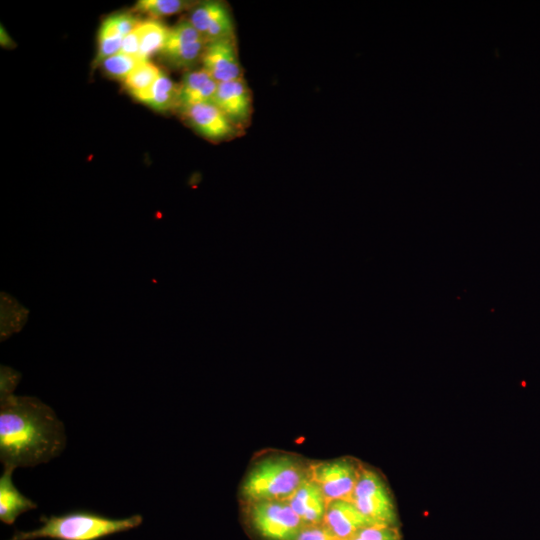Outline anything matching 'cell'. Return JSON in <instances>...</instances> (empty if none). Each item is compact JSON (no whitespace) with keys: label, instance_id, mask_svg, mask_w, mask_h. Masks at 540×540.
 <instances>
[{"label":"cell","instance_id":"cell-1","mask_svg":"<svg viewBox=\"0 0 540 540\" xmlns=\"http://www.w3.org/2000/svg\"><path fill=\"white\" fill-rule=\"evenodd\" d=\"M66 445L54 410L30 396H0V460L4 468L32 467L59 456Z\"/></svg>","mask_w":540,"mask_h":540},{"label":"cell","instance_id":"cell-2","mask_svg":"<svg viewBox=\"0 0 540 540\" xmlns=\"http://www.w3.org/2000/svg\"><path fill=\"white\" fill-rule=\"evenodd\" d=\"M42 525L29 531H15L9 540H101L138 527L143 517L135 514L110 518L90 510H73L60 515L42 516Z\"/></svg>","mask_w":540,"mask_h":540},{"label":"cell","instance_id":"cell-3","mask_svg":"<svg viewBox=\"0 0 540 540\" xmlns=\"http://www.w3.org/2000/svg\"><path fill=\"white\" fill-rule=\"evenodd\" d=\"M310 463L291 454L268 455L247 472L240 488L246 503L264 500H287L310 478Z\"/></svg>","mask_w":540,"mask_h":540},{"label":"cell","instance_id":"cell-4","mask_svg":"<svg viewBox=\"0 0 540 540\" xmlns=\"http://www.w3.org/2000/svg\"><path fill=\"white\" fill-rule=\"evenodd\" d=\"M350 500L372 524L400 527L394 496L379 470L362 464Z\"/></svg>","mask_w":540,"mask_h":540},{"label":"cell","instance_id":"cell-5","mask_svg":"<svg viewBox=\"0 0 540 540\" xmlns=\"http://www.w3.org/2000/svg\"><path fill=\"white\" fill-rule=\"evenodd\" d=\"M247 518L264 540H296L305 526L286 500L247 503Z\"/></svg>","mask_w":540,"mask_h":540},{"label":"cell","instance_id":"cell-6","mask_svg":"<svg viewBox=\"0 0 540 540\" xmlns=\"http://www.w3.org/2000/svg\"><path fill=\"white\" fill-rule=\"evenodd\" d=\"M362 464L348 456L310 463V479L321 489L327 503L339 499L350 500Z\"/></svg>","mask_w":540,"mask_h":540},{"label":"cell","instance_id":"cell-7","mask_svg":"<svg viewBox=\"0 0 540 540\" xmlns=\"http://www.w3.org/2000/svg\"><path fill=\"white\" fill-rule=\"evenodd\" d=\"M188 21L206 43L234 38V25L228 8L219 1H206L196 5Z\"/></svg>","mask_w":540,"mask_h":540},{"label":"cell","instance_id":"cell-8","mask_svg":"<svg viewBox=\"0 0 540 540\" xmlns=\"http://www.w3.org/2000/svg\"><path fill=\"white\" fill-rule=\"evenodd\" d=\"M201 62L217 82H227L242 77V69L234 38H225L206 44Z\"/></svg>","mask_w":540,"mask_h":540},{"label":"cell","instance_id":"cell-9","mask_svg":"<svg viewBox=\"0 0 540 540\" xmlns=\"http://www.w3.org/2000/svg\"><path fill=\"white\" fill-rule=\"evenodd\" d=\"M321 524L336 540H350L361 529L372 525L354 503L347 499L328 502Z\"/></svg>","mask_w":540,"mask_h":540},{"label":"cell","instance_id":"cell-10","mask_svg":"<svg viewBox=\"0 0 540 540\" xmlns=\"http://www.w3.org/2000/svg\"><path fill=\"white\" fill-rule=\"evenodd\" d=\"M189 124L211 140H221L234 134V123L213 103H201L181 110Z\"/></svg>","mask_w":540,"mask_h":540},{"label":"cell","instance_id":"cell-11","mask_svg":"<svg viewBox=\"0 0 540 540\" xmlns=\"http://www.w3.org/2000/svg\"><path fill=\"white\" fill-rule=\"evenodd\" d=\"M212 102L234 123L245 122L252 112V96L243 77L218 83Z\"/></svg>","mask_w":540,"mask_h":540},{"label":"cell","instance_id":"cell-12","mask_svg":"<svg viewBox=\"0 0 540 540\" xmlns=\"http://www.w3.org/2000/svg\"><path fill=\"white\" fill-rule=\"evenodd\" d=\"M304 525L321 524L327 501L315 482L310 478L286 500Z\"/></svg>","mask_w":540,"mask_h":540},{"label":"cell","instance_id":"cell-13","mask_svg":"<svg viewBox=\"0 0 540 540\" xmlns=\"http://www.w3.org/2000/svg\"><path fill=\"white\" fill-rule=\"evenodd\" d=\"M218 83L204 69L184 74L179 84L178 108L181 110L201 103L212 102Z\"/></svg>","mask_w":540,"mask_h":540},{"label":"cell","instance_id":"cell-14","mask_svg":"<svg viewBox=\"0 0 540 540\" xmlns=\"http://www.w3.org/2000/svg\"><path fill=\"white\" fill-rule=\"evenodd\" d=\"M14 469L4 468L0 477V520L12 525L22 513L37 508V504L23 495L13 483Z\"/></svg>","mask_w":540,"mask_h":540},{"label":"cell","instance_id":"cell-15","mask_svg":"<svg viewBox=\"0 0 540 540\" xmlns=\"http://www.w3.org/2000/svg\"><path fill=\"white\" fill-rule=\"evenodd\" d=\"M134 98L156 111L178 108L179 84L162 71L146 92Z\"/></svg>","mask_w":540,"mask_h":540},{"label":"cell","instance_id":"cell-16","mask_svg":"<svg viewBox=\"0 0 540 540\" xmlns=\"http://www.w3.org/2000/svg\"><path fill=\"white\" fill-rule=\"evenodd\" d=\"M29 311L6 292L1 293V341L22 329Z\"/></svg>","mask_w":540,"mask_h":540},{"label":"cell","instance_id":"cell-17","mask_svg":"<svg viewBox=\"0 0 540 540\" xmlns=\"http://www.w3.org/2000/svg\"><path fill=\"white\" fill-rule=\"evenodd\" d=\"M169 28L156 19L142 21L140 24V58L148 60L155 52H160L164 47Z\"/></svg>","mask_w":540,"mask_h":540},{"label":"cell","instance_id":"cell-18","mask_svg":"<svg viewBox=\"0 0 540 540\" xmlns=\"http://www.w3.org/2000/svg\"><path fill=\"white\" fill-rule=\"evenodd\" d=\"M206 42L204 40L160 52L161 57L175 68H190L201 61Z\"/></svg>","mask_w":540,"mask_h":540},{"label":"cell","instance_id":"cell-19","mask_svg":"<svg viewBox=\"0 0 540 540\" xmlns=\"http://www.w3.org/2000/svg\"><path fill=\"white\" fill-rule=\"evenodd\" d=\"M162 71L149 60L142 62L124 81L125 88L133 97L146 92Z\"/></svg>","mask_w":540,"mask_h":540},{"label":"cell","instance_id":"cell-20","mask_svg":"<svg viewBox=\"0 0 540 540\" xmlns=\"http://www.w3.org/2000/svg\"><path fill=\"white\" fill-rule=\"evenodd\" d=\"M123 37L120 36L108 18L103 21L98 35V51L94 63L100 64L108 57L117 54L122 45Z\"/></svg>","mask_w":540,"mask_h":540},{"label":"cell","instance_id":"cell-21","mask_svg":"<svg viewBox=\"0 0 540 540\" xmlns=\"http://www.w3.org/2000/svg\"><path fill=\"white\" fill-rule=\"evenodd\" d=\"M189 6L190 2L182 0H140L135 4L134 11L156 19L182 12Z\"/></svg>","mask_w":540,"mask_h":540},{"label":"cell","instance_id":"cell-22","mask_svg":"<svg viewBox=\"0 0 540 540\" xmlns=\"http://www.w3.org/2000/svg\"><path fill=\"white\" fill-rule=\"evenodd\" d=\"M144 61L147 60L118 52L105 59L101 65L107 75L124 81Z\"/></svg>","mask_w":540,"mask_h":540},{"label":"cell","instance_id":"cell-23","mask_svg":"<svg viewBox=\"0 0 540 540\" xmlns=\"http://www.w3.org/2000/svg\"><path fill=\"white\" fill-rule=\"evenodd\" d=\"M201 40H204V39L201 37L199 32L193 27V25L188 21V19L183 20L177 23L172 28H170L167 41L161 51L173 49L182 45L194 43Z\"/></svg>","mask_w":540,"mask_h":540},{"label":"cell","instance_id":"cell-24","mask_svg":"<svg viewBox=\"0 0 540 540\" xmlns=\"http://www.w3.org/2000/svg\"><path fill=\"white\" fill-rule=\"evenodd\" d=\"M350 540H402L400 527L372 524L361 529Z\"/></svg>","mask_w":540,"mask_h":540},{"label":"cell","instance_id":"cell-25","mask_svg":"<svg viewBox=\"0 0 540 540\" xmlns=\"http://www.w3.org/2000/svg\"><path fill=\"white\" fill-rule=\"evenodd\" d=\"M115 31L123 38L133 31L142 21L129 13H120L108 17Z\"/></svg>","mask_w":540,"mask_h":540},{"label":"cell","instance_id":"cell-26","mask_svg":"<svg viewBox=\"0 0 540 540\" xmlns=\"http://www.w3.org/2000/svg\"><path fill=\"white\" fill-rule=\"evenodd\" d=\"M21 374L8 366H1L0 370V396L13 394L20 382Z\"/></svg>","mask_w":540,"mask_h":540},{"label":"cell","instance_id":"cell-27","mask_svg":"<svg viewBox=\"0 0 540 540\" xmlns=\"http://www.w3.org/2000/svg\"><path fill=\"white\" fill-rule=\"evenodd\" d=\"M141 24V23H140ZM140 24L123 38L120 53L140 58ZM143 60V59H142Z\"/></svg>","mask_w":540,"mask_h":540},{"label":"cell","instance_id":"cell-28","mask_svg":"<svg viewBox=\"0 0 540 540\" xmlns=\"http://www.w3.org/2000/svg\"><path fill=\"white\" fill-rule=\"evenodd\" d=\"M296 540H336L322 524L305 525Z\"/></svg>","mask_w":540,"mask_h":540},{"label":"cell","instance_id":"cell-29","mask_svg":"<svg viewBox=\"0 0 540 540\" xmlns=\"http://www.w3.org/2000/svg\"><path fill=\"white\" fill-rule=\"evenodd\" d=\"M1 44L4 46L12 44V40L9 38L3 27H1Z\"/></svg>","mask_w":540,"mask_h":540}]
</instances>
